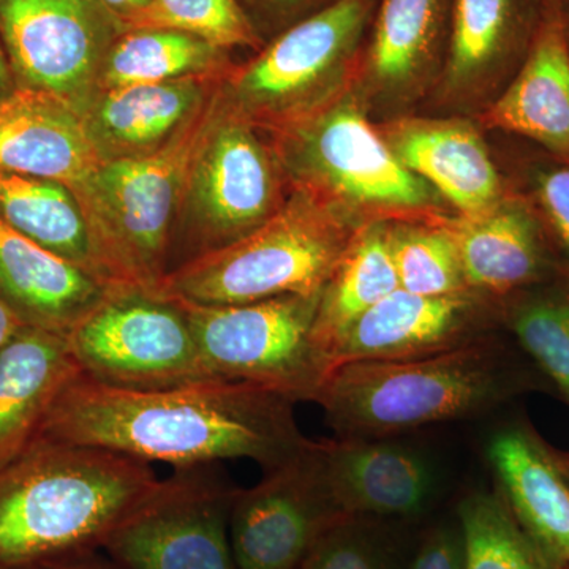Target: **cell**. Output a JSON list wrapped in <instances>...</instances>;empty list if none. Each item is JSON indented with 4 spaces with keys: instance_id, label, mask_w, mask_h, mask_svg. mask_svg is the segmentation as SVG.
Here are the masks:
<instances>
[{
    "instance_id": "35",
    "label": "cell",
    "mask_w": 569,
    "mask_h": 569,
    "mask_svg": "<svg viewBox=\"0 0 569 569\" xmlns=\"http://www.w3.org/2000/svg\"><path fill=\"white\" fill-rule=\"evenodd\" d=\"M336 2L339 0H241V6L266 44L280 32Z\"/></svg>"
},
{
    "instance_id": "36",
    "label": "cell",
    "mask_w": 569,
    "mask_h": 569,
    "mask_svg": "<svg viewBox=\"0 0 569 569\" xmlns=\"http://www.w3.org/2000/svg\"><path fill=\"white\" fill-rule=\"evenodd\" d=\"M408 569H463V539L459 526L441 527L427 537Z\"/></svg>"
},
{
    "instance_id": "44",
    "label": "cell",
    "mask_w": 569,
    "mask_h": 569,
    "mask_svg": "<svg viewBox=\"0 0 569 569\" xmlns=\"http://www.w3.org/2000/svg\"><path fill=\"white\" fill-rule=\"evenodd\" d=\"M93 2H96V0H93Z\"/></svg>"
},
{
    "instance_id": "6",
    "label": "cell",
    "mask_w": 569,
    "mask_h": 569,
    "mask_svg": "<svg viewBox=\"0 0 569 569\" xmlns=\"http://www.w3.org/2000/svg\"><path fill=\"white\" fill-rule=\"evenodd\" d=\"M208 108L160 151L107 160L71 189L114 290L159 293L170 269L187 164Z\"/></svg>"
},
{
    "instance_id": "21",
    "label": "cell",
    "mask_w": 569,
    "mask_h": 569,
    "mask_svg": "<svg viewBox=\"0 0 569 569\" xmlns=\"http://www.w3.org/2000/svg\"><path fill=\"white\" fill-rule=\"evenodd\" d=\"M213 97L211 78L100 89L80 116L102 162L148 156L186 130Z\"/></svg>"
},
{
    "instance_id": "24",
    "label": "cell",
    "mask_w": 569,
    "mask_h": 569,
    "mask_svg": "<svg viewBox=\"0 0 569 569\" xmlns=\"http://www.w3.org/2000/svg\"><path fill=\"white\" fill-rule=\"evenodd\" d=\"M110 291L0 219V295L22 325L69 337Z\"/></svg>"
},
{
    "instance_id": "3",
    "label": "cell",
    "mask_w": 569,
    "mask_h": 569,
    "mask_svg": "<svg viewBox=\"0 0 569 569\" xmlns=\"http://www.w3.org/2000/svg\"><path fill=\"white\" fill-rule=\"evenodd\" d=\"M496 336L408 361L347 362L316 397L339 438H389L473 417L533 389Z\"/></svg>"
},
{
    "instance_id": "22",
    "label": "cell",
    "mask_w": 569,
    "mask_h": 569,
    "mask_svg": "<svg viewBox=\"0 0 569 569\" xmlns=\"http://www.w3.org/2000/svg\"><path fill=\"white\" fill-rule=\"evenodd\" d=\"M488 456L520 529L557 568L569 569V479L556 449L519 422L493 433Z\"/></svg>"
},
{
    "instance_id": "19",
    "label": "cell",
    "mask_w": 569,
    "mask_h": 569,
    "mask_svg": "<svg viewBox=\"0 0 569 569\" xmlns=\"http://www.w3.org/2000/svg\"><path fill=\"white\" fill-rule=\"evenodd\" d=\"M458 244L468 291L498 302L527 288L559 280V266L541 223L509 192L488 212L447 217Z\"/></svg>"
},
{
    "instance_id": "33",
    "label": "cell",
    "mask_w": 569,
    "mask_h": 569,
    "mask_svg": "<svg viewBox=\"0 0 569 569\" xmlns=\"http://www.w3.org/2000/svg\"><path fill=\"white\" fill-rule=\"evenodd\" d=\"M129 29H171L200 37L223 51L264 47L241 0H152Z\"/></svg>"
},
{
    "instance_id": "30",
    "label": "cell",
    "mask_w": 569,
    "mask_h": 569,
    "mask_svg": "<svg viewBox=\"0 0 569 569\" xmlns=\"http://www.w3.org/2000/svg\"><path fill=\"white\" fill-rule=\"evenodd\" d=\"M498 323L569 406V293L556 282L497 302Z\"/></svg>"
},
{
    "instance_id": "43",
    "label": "cell",
    "mask_w": 569,
    "mask_h": 569,
    "mask_svg": "<svg viewBox=\"0 0 569 569\" xmlns=\"http://www.w3.org/2000/svg\"><path fill=\"white\" fill-rule=\"evenodd\" d=\"M18 569H41V568H18Z\"/></svg>"
},
{
    "instance_id": "34",
    "label": "cell",
    "mask_w": 569,
    "mask_h": 569,
    "mask_svg": "<svg viewBox=\"0 0 569 569\" xmlns=\"http://www.w3.org/2000/svg\"><path fill=\"white\" fill-rule=\"evenodd\" d=\"M358 518H342L313 542L298 569H389L383 550Z\"/></svg>"
},
{
    "instance_id": "8",
    "label": "cell",
    "mask_w": 569,
    "mask_h": 569,
    "mask_svg": "<svg viewBox=\"0 0 569 569\" xmlns=\"http://www.w3.org/2000/svg\"><path fill=\"white\" fill-rule=\"evenodd\" d=\"M378 0H339L299 21L223 78V99L247 121L276 132L353 88Z\"/></svg>"
},
{
    "instance_id": "28",
    "label": "cell",
    "mask_w": 569,
    "mask_h": 569,
    "mask_svg": "<svg viewBox=\"0 0 569 569\" xmlns=\"http://www.w3.org/2000/svg\"><path fill=\"white\" fill-rule=\"evenodd\" d=\"M227 51L171 29H129L112 41L100 73V89L160 84L187 78L227 77ZM99 89V91H100Z\"/></svg>"
},
{
    "instance_id": "41",
    "label": "cell",
    "mask_w": 569,
    "mask_h": 569,
    "mask_svg": "<svg viewBox=\"0 0 569 569\" xmlns=\"http://www.w3.org/2000/svg\"><path fill=\"white\" fill-rule=\"evenodd\" d=\"M557 6H559L561 31H563L565 41H567L569 50V0H557Z\"/></svg>"
},
{
    "instance_id": "25",
    "label": "cell",
    "mask_w": 569,
    "mask_h": 569,
    "mask_svg": "<svg viewBox=\"0 0 569 569\" xmlns=\"http://www.w3.org/2000/svg\"><path fill=\"white\" fill-rule=\"evenodd\" d=\"M69 337L24 326L0 351V468L40 436L63 388L80 376Z\"/></svg>"
},
{
    "instance_id": "11",
    "label": "cell",
    "mask_w": 569,
    "mask_h": 569,
    "mask_svg": "<svg viewBox=\"0 0 569 569\" xmlns=\"http://www.w3.org/2000/svg\"><path fill=\"white\" fill-rule=\"evenodd\" d=\"M122 26L93 0H0V41L18 88L82 111Z\"/></svg>"
},
{
    "instance_id": "4",
    "label": "cell",
    "mask_w": 569,
    "mask_h": 569,
    "mask_svg": "<svg viewBox=\"0 0 569 569\" xmlns=\"http://www.w3.org/2000/svg\"><path fill=\"white\" fill-rule=\"evenodd\" d=\"M268 137L291 189L359 227L455 213L397 160L351 92Z\"/></svg>"
},
{
    "instance_id": "40",
    "label": "cell",
    "mask_w": 569,
    "mask_h": 569,
    "mask_svg": "<svg viewBox=\"0 0 569 569\" xmlns=\"http://www.w3.org/2000/svg\"><path fill=\"white\" fill-rule=\"evenodd\" d=\"M17 88V81H14L13 71H11L9 58H7L2 41H0V99L9 96Z\"/></svg>"
},
{
    "instance_id": "32",
    "label": "cell",
    "mask_w": 569,
    "mask_h": 569,
    "mask_svg": "<svg viewBox=\"0 0 569 569\" xmlns=\"http://www.w3.org/2000/svg\"><path fill=\"white\" fill-rule=\"evenodd\" d=\"M463 569H560L535 545L500 493H471L459 507Z\"/></svg>"
},
{
    "instance_id": "26",
    "label": "cell",
    "mask_w": 569,
    "mask_h": 569,
    "mask_svg": "<svg viewBox=\"0 0 569 569\" xmlns=\"http://www.w3.org/2000/svg\"><path fill=\"white\" fill-rule=\"evenodd\" d=\"M0 219L114 290L77 194L51 179L0 173Z\"/></svg>"
},
{
    "instance_id": "16",
    "label": "cell",
    "mask_w": 569,
    "mask_h": 569,
    "mask_svg": "<svg viewBox=\"0 0 569 569\" xmlns=\"http://www.w3.org/2000/svg\"><path fill=\"white\" fill-rule=\"evenodd\" d=\"M307 451L309 447L266 471L252 489L234 493L230 542L239 569H298L318 537L343 518L326 496Z\"/></svg>"
},
{
    "instance_id": "10",
    "label": "cell",
    "mask_w": 569,
    "mask_h": 569,
    "mask_svg": "<svg viewBox=\"0 0 569 569\" xmlns=\"http://www.w3.org/2000/svg\"><path fill=\"white\" fill-rule=\"evenodd\" d=\"M69 343L82 376L107 387L157 391L216 380L181 302L157 291L111 290Z\"/></svg>"
},
{
    "instance_id": "39",
    "label": "cell",
    "mask_w": 569,
    "mask_h": 569,
    "mask_svg": "<svg viewBox=\"0 0 569 569\" xmlns=\"http://www.w3.org/2000/svg\"><path fill=\"white\" fill-rule=\"evenodd\" d=\"M41 569H114L110 563L100 559L97 553L89 556L74 557V559L58 561V563L47 565Z\"/></svg>"
},
{
    "instance_id": "38",
    "label": "cell",
    "mask_w": 569,
    "mask_h": 569,
    "mask_svg": "<svg viewBox=\"0 0 569 569\" xmlns=\"http://www.w3.org/2000/svg\"><path fill=\"white\" fill-rule=\"evenodd\" d=\"M21 328H24V325L0 295V351L20 332Z\"/></svg>"
},
{
    "instance_id": "23",
    "label": "cell",
    "mask_w": 569,
    "mask_h": 569,
    "mask_svg": "<svg viewBox=\"0 0 569 569\" xmlns=\"http://www.w3.org/2000/svg\"><path fill=\"white\" fill-rule=\"evenodd\" d=\"M102 163L80 112L51 93L17 88L0 99V173L73 189Z\"/></svg>"
},
{
    "instance_id": "12",
    "label": "cell",
    "mask_w": 569,
    "mask_h": 569,
    "mask_svg": "<svg viewBox=\"0 0 569 569\" xmlns=\"http://www.w3.org/2000/svg\"><path fill=\"white\" fill-rule=\"evenodd\" d=\"M452 0H378L351 96L372 122L417 114L447 66Z\"/></svg>"
},
{
    "instance_id": "7",
    "label": "cell",
    "mask_w": 569,
    "mask_h": 569,
    "mask_svg": "<svg viewBox=\"0 0 569 569\" xmlns=\"http://www.w3.org/2000/svg\"><path fill=\"white\" fill-rule=\"evenodd\" d=\"M266 134L217 89L183 179L178 266L239 241L287 203L293 189Z\"/></svg>"
},
{
    "instance_id": "13",
    "label": "cell",
    "mask_w": 569,
    "mask_h": 569,
    "mask_svg": "<svg viewBox=\"0 0 569 569\" xmlns=\"http://www.w3.org/2000/svg\"><path fill=\"white\" fill-rule=\"evenodd\" d=\"M234 490L186 470L112 535L104 552L122 569H234L230 509Z\"/></svg>"
},
{
    "instance_id": "2",
    "label": "cell",
    "mask_w": 569,
    "mask_h": 569,
    "mask_svg": "<svg viewBox=\"0 0 569 569\" xmlns=\"http://www.w3.org/2000/svg\"><path fill=\"white\" fill-rule=\"evenodd\" d=\"M167 485L142 460L37 438L0 468V569L41 568L103 550Z\"/></svg>"
},
{
    "instance_id": "37",
    "label": "cell",
    "mask_w": 569,
    "mask_h": 569,
    "mask_svg": "<svg viewBox=\"0 0 569 569\" xmlns=\"http://www.w3.org/2000/svg\"><path fill=\"white\" fill-rule=\"evenodd\" d=\"M103 10L114 18L122 26L123 31L129 28L130 22L148 9L152 0H96Z\"/></svg>"
},
{
    "instance_id": "42",
    "label": "cell",
    "mask_w": 569,
    "mask_h": 569,
    "mask_svg": "<svg viewBox=\"0 0 569 569\" xmlns=\"http://www.w3.org/2000/svg\"><path fill=\"white\" fill-rule=\"evenodd\" d=\"M557 459H559L560 466L563 468L565 475H567L569 479V455L557 451Z\"/></svg>"
},
{
    "instance_id": "15",
    "label": "cell",
    "mask_w": 569,
    "mask_h": 569,
    "mask_svg": "<svg viewBox=\"0 0 569 569\" xmlns=\"http://www.w3.org/2000/svg\"><path fill=\"white\" fill-rule=\"evenodd\" d=\"M497 329V302L481 296H422L397 288L340 337L329 370L347 362L427 358L478 342Z\"/></svg>"
},
{
    "instance_id": "27",
    "label": "cell",
    "mask_w": 569,
    "mask_h": 569,
    "mask_svg": "<svg viewBox=\"0 0 569 569\" xmlns=\"http://www.w3.org/2000/svg\"><path fill=\"white\" fill-rule=\"evenodd\" d=\"M399 287L387 222L359 228L321 290L313 342L329 370V355L367 310Z\"/></svg>"
},
{
    "instance_id": "14",
    "label": "cell",
    "mask_w": 569,
    "mask_h": 569,
    "mask_svg": "<svg viewBox=\"0 0 569 569\" xmlns=\"http://www.w3.org/2000/svg\"><path fill=\"white\" fill-rule=\"evenodd\" d=\"M546 0H452L447 66L419 112L477 118L529 54Z\"/></svg>"
},
{
    "instance_id": "29",
    "label": "cell",
    "mask_w": 569,
    "mask_h": 569,
    "mask_svg": "<svg viewBox=\"0 0 569 569\" xmlns=\"http://www.w3.org/2000/svg\"><path fill=\"white\" fill-rule=\"evenodd\" d=\"M509 192L533 211L559 266V282L569 293V160L511 134L488 132Z\"/></svg>"
},
{
    "instance_id": "1",
    "label": "cell",
    "mask_w": 569,
    "mask_h": 569,
    "mask_svg": "<svg viewBox=\"0 0 569 569\" xmlns=\"http://www.w3.org/2000/svg\"><path fill=\"white\" fill-rule=\"evenodd\" d=\"M293 403L246 381L134 391L80 373L63 388L39 438L182 470L249 459L271 471L310 443L296 426Z\"/></svg>"
},
{
    "instance_id": "31",
    "label": "cell",
    "mask_w": 569,
    "mask_h": 569,
    "mask_svg": "<svg viewBox=\"0 0 569 569\" xmlns=\"http://www.w3.org/2000/svg\"><path fill=\"white\" fill-rule=\"evenodd\" d=\"M448 216L387 222L389 250L402 290L422 296L470 293Z\"/></svg>"
},
{
    "instance_id": "17",
    "label": "cell",
    "mask_w": 569,
    "mask_h": 569,
    "mask_svg": "<svg viewBox=\"0 0 569 569\" xmlns=\"http://www.w3.org/2000/svg\"><path fill=\"white\" fill-rule=\"evenodd\" d=\"M373 123L397 160L456 216H479L508 197L489 133L475 118L417 112Z\"/></svg>"
},
{
    "instance_id": "18",
    "label": "cell",
    "mask_w": 569,
    "mask_h": 569,
    "mask_svg": "<svg viewBox=\"0 0 569 569\" xmlns=\"http://www.w3.org/2000/svg\"><path fill=\"white\" fill-rule=\"evenodd\" d=\"M307 456L343 518L417 516L436 493V470L429 459L385 438L310 441Z\"/></svg>"
},
{
    "instance_id": "20",
    "label": "cell",
    "mask_w": 569,
    "mask_h": 569,
    "mask_svg": "<svg viewBox=\"0 0 569 569\" xmlns=\"http://www.w3.org/2000/svg\"><path fill=\"white\" fill-rule=\"evenodd\" d=\"M475 121L486 132L522 138L569 160V50L557 0H546L526 61L496 102Z\"/></svg>"
},
{
    "instance_id": "5",
    "label": "cell",
    "mask_w": 569,
    "mask_h": 569,
    "mask_svg": "<svg viewBox=\"0 0 569 569\" xmlns=\"http://www.w3.org/2000/svg\"><path fill=\"white\" fill-rule=\"evenodd\" d=\"M359 228L293 190L283 208L252 233L168 272L159 293L198 306L320 293Z\"/></svg>"
},
{
    "instance_id": "9",
    "label": "cell",
    "mask_w": 569,
    "mask_h": 569,
    "mask_svg": "<svg viewBox=\"0 0 569 569\" xmlns=\"http://www.w3.org/2000/svg\"><path fill=\"white\" fill-rule=\"evenodd\" d=\"M320 293L233 306L181 302L209 376L316 402L328 367L313 342ZM178 301V299H176Z\"/></svg>"
}]
</instances>
